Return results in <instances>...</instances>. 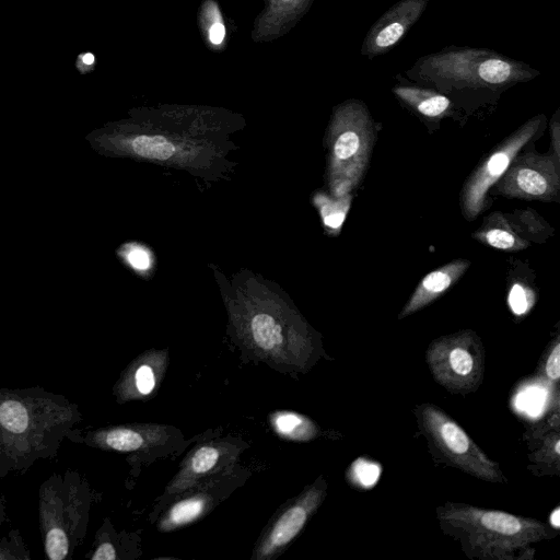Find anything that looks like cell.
<instances>
[{
    "label": "cell",
    "mask_w": 560,
    "mask_h": 560,
    "mask_svg": "<svg viewBox=\"0 0 560 560\" xmlns=\"http://www.w3.org/2000/svg\"><path fill=\"white\" fill-rule=\"evenodd\" d=\"M78 404L42 387L0 388V477L25 474L52 458L62 442H75Z\"/></svg>",
    "instance_id": "cell-1"
},
{
    "label": "cell",
    "mask_w": 560,
    "mask_h": 560,
    "mask_svg": "<svg viewBox=\"0 0 560 560\" xmlns=\"http://www.w3.org/2000/svg\"><path fill=\"white\" fill-rule=\"evenodd\" d=\"M404 74L444 94L455 106H470L492 102L540 72L493 49L451 45L418 58Z\"/></svg>",
    "instance_id": "cell-2"
},
{
    "label": "cell",
    "mask_w": 560,
    "mask_h": 560,
    "mask_svg": "<svg viewBox=\"0 0 560 560\" xmlns=\"http://www.w3.org/2000/svg\"><path fill=\"white\" fill-rule=\"evenodd\" d=\"M441 526L458 537L471 556L513 559L516 552L532 551L530 545L550 536L545 524L530 517L447 503L438 509Z\"/></svg>",
    "instance_id": "cell-3"
},
{
    "label": "cell",
    "mask_w": 560,
    "mask_h": 560,
    "mask_svg": "<svg viewBox=\"0 0 560 560\" xmlns=\"http://www.w3.org/2000/svg\"><path fill=\"white\" fill-rule=\"evenodd\" d=\"M88 482L72 469L52 472L38 490V520L45 556L71 559L82 542L89 520Z\"/></svg>",
    "instance_id": "cell-4"
},
{
    "label": "cell",
    "mask_w": 560,
    "mask_h": 560,
    "mask_svg": "<svg viewBox=\"0 0 560 560\" xmlns=\"http://www.w3.org/2000/svg\"><path fill=\"white\" fill-rule=\"evenodd\" d=\"M331 182L336 196L350 194L368 168L375 138L370 110L360 100L340 104L331 126Z\"/></svg>",
    "instance_id": "cell-5"
},
{
    "label": "cell",
    "mask_w": 560,
    "mask_h": 560,
    "mask_svg": "<svg viewBox=\"0 0 560 560\" xmlns=\"http://www.w3.org/2000/svg\"><path fill=\"white\" fill-rule=\"evenodd\" d=\"M416 413L420 429L430 445L448 464L486 481L501 482L503 480L498 465L442 409L431 404H424L418 407Z\"/></svg>",
    "instance_id": "cell-6"
},
{
    "label": "cell",
    "mask_w": 560,
    "mask_h": 560,
    "mask_svg": "<svg viewBox=\"0 0 560 560\" xmlns=\"http://www.w3.org/2000/svg\"><path fill=\"white\" fill-rule=\"evenodd\" d=\"M434 378L453 393H469L483 373V350L474 331L465 330L434 340L427 352Z\"/></svg>",
    "instance_id": "cell-7"
},
{
    "label": "cell",
    "mask_w": 560,
    "mask_h": 560,
    "mask_svg": "<svg viewBox=\"0 0 560 560\" xmlns=\"http://www.w3.org/2000/svg\"><path fill=\"white\" fill-rule=\"evenodd\" d=\"M546 124L544 114L536 115L505 138L467 178L460 192L462 213L468 221L475 220L486 209L487 194L504 174L514 158Z\"/></svg>",
    "instance_id": "cell-8"
},
{
    "label": "cell",
    "mask_w": 560,
    "mask_h": 560,
    "mask_svg": "<svg viewBox=\"0 0 560 560\" xmlns=\"http://www.w3.org/2000/svg\"><path fill=\"white\" fill-rule=\"evenodd\" d=\"M493 194L524 200H557L560 189L559 159L553 154H517L493 185Z\"/></svg>",
    "instance_id": "cell-9"
},
{
    "label": "cell",
    "mask_w": 560,
    "mask_h": 560,
    "mask_svg": "<svg viewBox=\"0 0 560 560\" xmlns=\"http://www.w3.org/2000/svg\"><path fill=\"white\" fill-rule=\"evenodd\" d=\"M430 0H399L371 26L360 52L372 60L387 54L411 30L425 11Z\"/></svg>",
    "instance_id": "cell-10"
},
{
    "label": "cell",
    "mask_w": 560,
    "mask_h": 560,
    "mask_svg": "<svg viewBox=\"0 0 560 560\" xmlns=\"http://www.w3.org/2000/svg\"><path fill=\"white\" fill-rule=\"evenodd\" d=\"M392 88L395 97L415 114L428 120H440L454 114L455 105L439 91L420 85L409 79L396 75Z\"/></svg>",
    "instance_id": "cell-11"
},
{
    "label": "cell",
    "mask_w": 560,
    "mask_h": 560,
    "mask_svg": "<svg viewBox=\"0 0 560 560\" xmlns=\"http://www.w3.org/2000/svg\"><path fill=\"white\" fill-rule=\"evenodd\" d=\"M323 490L312 489L284 511L275 522L264 540L260 555L267 557L289 544L303 528L308 516L322 500Z\"/></svg>",
    "instance_id": "cell-12"
},
{
    "label": "cell",
    "mask_w": 560,
    "mask_h": 560,
    "mask_svg": "<svg viewBox=\"0 0 560 560\" xmlns=\"http://www.w3.org/2000/svg\"><path fill=\"white\" fill-rule=\"evenodd\" d=\"M468 259H454L438 269L427 273L418 283L410 299L401 310L398 318L420 311L444 294L469 268Z\"/></svg>",
    "instance_id": "cell-13"
},
{
    "label": "cell",
    "mask_w": 560,
    "mask_h": 560,
    "mask_svg": "<svg viewBox=\"0 0 560 560\" xmlns=\"http://www.w3.org/2000/svg\"><path fill=\"white\" fill-rule=\"evenodd\" d=\"M476 241L504 252H520L528 247L525 240L502 212H492L472 235Z\"/></svg>",
    "instance_id": "cell-14"
},
{
    "label": "cell",
    "mask_w": 560,
    "mask_h": 560,
    "mask_svg": "<svg viewBox=\"0 0 560 560\" xmlns=\"http://www.w3.org/2000/svg\"><path fill=\"white\" fill-rule=\"evenodd\" d=\"M81 442L102 450L131 452L142 447L145 438L130 427H112L89 431Z\"/></svg>",
    "instance_id": "cell-15"
},
{
    "label": "cell",
    "mask_w": 560,
    "mask_h": 560,
    "mask_svg": "<svg viewBox=\"0 0 560 560\" xmlns=\"http://www.w3.org/2000/svg\"><path fill=\"white\" fill-rule=\"evenodd\" d=\"M505 215L528 242H545L552 234V229L547 221L532 209L516 210Z\"/></svg>",
    "instance_id": "cell-16"
},
{
    "label": "cell",
    "mask_w": 560,
    "mask_h": 560,
    "mask_svg": "<svg viewBox=\"0 0 560 560\" xmlns=\"http://www.w3.org/2000/svg\"><path fill=\"white\" fill-rule=\"evenodd\" d=\"M207 499L202 495H195L175 503L166 513L161 528L164 530L192 522L203 512Z\"/></svg>",
    "instance_id": "cell-17"
},
{
    "label": "cell",
    "mask_w": 560,
    "mask_h": 560,
    "mask_svg": "<svg viewBox=\"0 0 560 560\" xmlns=\"http://www.w3.org/2000/svg\"><path fill=\"white\" fill-rule=\"evenodd\" d=\"M252 332L256 343L264 350H272L282 341L280 326L268 314H258L253 318Z\"/></svg>",
    "instance_id": "cell-18"
},
{
    "label": "cell",
    "mask_w": 560,
    "mask_h": 560,
    "mask_svg": "<svg viewBox=\"0 0 560 560\" xmlns=\"http://www.w3.org/2000/svg\"><path fill=\"white\" fill-rule=\"evenodd\" d=\"M131 148L138 155L159 160H167L175 152L174 145L161 136H138Z\"/></svg>",
    "instance_id": "cell-19"
},
{
    "label": "cell",
    "mask_w": 560,
    "mask_h": 560,
    "mask_svg": "<svg viewBox=\"0 0 560 560\" xmlns=\"http://www.w3.org/2000/svg\"><path fill=\"white\" fill-rule=\"evenodd\" d=\"M273 423L279 433L291 439H308L315 433L312 422L292 412L278 413Z\"/></svg>",
    "instance_id": "cell-20"
},
{
    "label": "cell",
    "mask_w": 560,
    "mask_h": 560,
    "mask_svg": "<svg viewBox=\"0 0 560 560\" xmlns=\"http://www.w3.org/2000/svg\"><path fill=\"white\" fill-rule=\"evenodd\" d=\"M336 197L337 199L334 200L324 199L320 207V213L323 215V223L325 226L331 231L338 232L345 222L352 196L351 194H346Z\"/></svg>",
    "instance_id": "cell-21"
},
{
    "label": "cell",
    "mask_w": 560,
    "mask_h": 560,
    "mask_svg": "<svg viewBox=\"0 0 560 560\" xmlns=\"http://www.w3.org/2000/svg\"><path fill=\"white\" fill-rule=\"evenodd\" d=\"M508 303L516 316H522L530 311L535 304V292L532 284L515 279L509 288Z\"/></svg>",
    "instance_id": "cell-22"
},
{
    "label": "cell",
    "mask_w": 560,
    "mask_h": 560,
    "mask_svg": "<svg viewBox=\"0 0 560 560\" xmlns=\"http://www.w3.org/2000/svg\"><path fill=\"white\" fill-rule=\"evenodd\" d=\"M220 459V451L214 446H202L198 448L189 459L187 470L182 477H195L212 470Z\"/></svg>",
    "instance_id": "cell-23"
},
{
    "label": "cell",
    "mask_w": 560,
    "mask_h": 560,
    "mask_svg": "<svg viewBox=\"0 0 560 560\" xmlns=\"http://www.w3.org/2000/svg\"><path fill=\"white\" fill-rule=\"evenodd\" d=\"M30 560V551L18 529L0 539V560Z\"/></svg>",
    "instance_id": "cell-24"
},
{
    "label": "cell",
    "mask_w": 560,
    "mask_h": 560,
    "mask_svg": "<svg viewBox=\"0 0 560 560\" xmlns=\"http://www.w3.org/2000/svg\"><path fill=\"white\" fill-rule=\"evenodd\" d=\"M352 480L363 488L373 486L380 476V467L363 459L357 460L351 468Z\"/></svg>",
    "instance_id": "cell-25"
},
{
    "label": "cell",
    "mask_w": 560,
    "mask_h": 560,
    "mask_svg": "<svg viewBox=\"0 0 560 560\" xmlns=\"http://www.w3.org/2000/svg\"><path fill=\"white\" fill-rule=\"evenodd\" d=\"M135 385L139 393L147 395L155 386V378L152 369L149 365H141L135 373Z\"/></svg>",
    "instance_id": "cell-26"
},
{
    "label": "cell",
    "mask_w": 560,
    "mask_h": 560,
    "mask_svg": "<svg viewBox=\"0 0 560 560\" xmlns=\"http://www.w3.org/2000/svg\"><path fill=\"white\" fill-rule=\"evenodd\" d=\"M546 374L549 380L558 381L560 377V343L556 341L546 361Z\"/></svg>",
    "instance_id": "cell-27"
},
{
    "label": "cell",
    "mask_w": 560,
    "mask_h": 560,
    "mask_svg": "<svg viewBox=\"0 0 560 560\" xmlns=\"http://www.w3.org/2000/svg\"><path fill=\"white\" fill-rule=\"evenodd\" d=\"M96 65L95 55L92 51L80 52L74 61V67L80 74H88L92 72Z\"/></svg>",
    "instance_id": "cell-28"
},
{
    "label": "cell",
    "mask_w": 560,
    "mask_h": 560,
    "mask_svg": "<svg viewBox=\"0 0 560 560\" xmlns=\"http://www.w3.org/2000/svg\"><path fill=\"white\" fill-rule=\"evenodd\" d=\"M550 135L552 154L560 160V108H557L550 120Z\"/></svg>",
    "instance_id": "cell-29"
},
{
    "label": "cell",
    "mask_w": 560,
    "mask_h": 560,
    "mask_svg": "<svg viewBox=\"0 0 560 560\" xmlns=\"http://www.w3.org/2000/svg\"><path fill=\"white\" fill-rule=\"evenodd\" d=\"M127 259L137 269H147L150 265L148 254L140 248L131 249L127 255Z\"/></svg>",
    "instance_id": "cell-30"
},
{
    "label": "cell",
    "mask_w": 560,
    "mask_h": 560,
    "mask_svg": "<svg viewBox=\"0 0 560 560\" xmlns=\"http://www.w3.org/2000/svg\"><path fill=\"white\" fill-rule=\"evenodd\" d=\"M208 37L212 45H220L224 40L225 27L221 22L220 16L210 25L208 30Z\"/></svg>",
    "instance_id": "cell-31"
},
{
    "label": "cell",
    "mask_w": 560,
    "mask_h": 560,
    "mask_svg": "<svg viewBox=\"0 0 560 560\" xmlns=\"http://www.w3.org/2000/svg\"><path fill=\"white\" fill-rule=\"evenodd\" d=\"M550 523L553 527L558 528L560 526V510L557 508L550 515Z\"/></svg>",
    "instance_id": "cell-32"
},
{
    "label": "cell",
    "mask_w": 560,
    "mask_h": 560,
    "mask_svg": "<svg viewBox=\"0 0 560 560\" xmlns=\"http://www.w3.org/2000/svg\"><path fill=\"white\" fill-rule=\"evenodd\" d=\"M5 505H4V501H3V498L0 493V526L2 525V523L5 521Z\"/></svg>",
    "instance_id": "cell-33"
},
{
    "label": "cell",
    "mask_w": 560,
    "mask_h": 560,
    "mask_svg": "<svg viewBox=\"0 0 560 560\" xmlns=\"http://www.w3.org/2000/svg\"><path fill=\"white\" fill-rule=\"evenodd\" d=\"M281 1H289L290 2V1H293V0H281Z\"/></svg>",
    "instance_id": "cell-34"
}]
</instances>
